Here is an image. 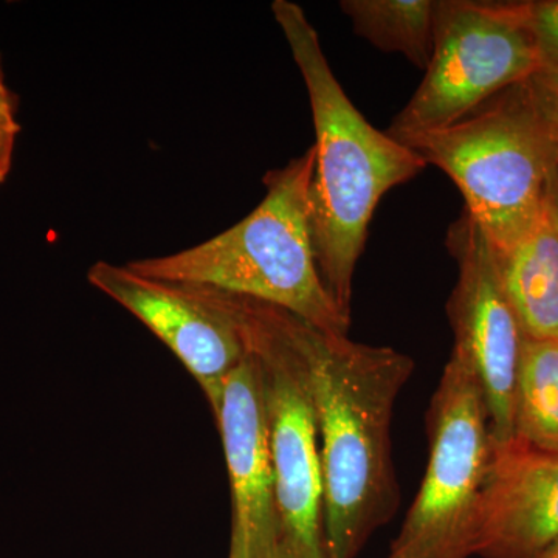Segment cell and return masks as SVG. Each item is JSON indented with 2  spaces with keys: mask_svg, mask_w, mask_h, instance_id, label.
<instances>
[{
  "mask_svg": "<svg viewBox=\"0 0 558 558\" xmlns=\"http://www.w3.org/2000/svg\"><path fill=\"white\" fill-rule=\"evenodd\" d=\"M317 410L323 519L328 558H357L399 508L391 458L396 400L414 362L389 347L307 330Z\"/></svg>",
  "mask_w": 558,
  "mask_h": 558,
  "instance_id": "obj_1",
  "label": "cell"
},
{
  "mask_svg": "<svg viewBox=\"0 0 558 558\" xmlns=\"http://www.w3.org/2000/svg\"><path fill=\"white\" fill-rule=\"evenodd\" d=\"M271 13L306 84L314 117L310 207L315 260L330 299L351 318L352 279L377 205L428 165L387 131L374 128L349 100L300 5L275 0Z\"/></svg>",
  "mask_w": 558,
  "mask_h": 558,
  "instance_id": "obj_2",
  "label": "cell"
},
{
  "mask_svg": "<svg viewBox=\"0 0 558 558\" xmlns=\"http://www.w3.org/2000/svg\"><path fill=\"white\" fill-rule=\"evenodd\" d=\"M315 148L264 178L266 196L231 229L167 256L131 260L145 277L205 286L292 312L319 330L348 336L315 260L310 191Z\"/></svg>",
  "mask_w": 558,
  "mask_h": 558,
  "instance_id": "obj_3",
  "label": "cell"
},
{
  "mask_svg": "<svg viewBox=\"0 0 558 558\" xmlns=\"http://www.w3.org/2000/svg\"><path fill=\"white\" fill-rule=\"evenodd\" d=\"M392 138L453 180L497 255L512 248L548 205L558 142L524 81L450 126Z\"/></svg>",
  "mask_w": 558,
  "mask_h": 558,
  "instance_id": "obj_4",
  "label": "cell"
},
{
  "mask_svg": "<svg viewBox=\"0 0 558 558\" xmlns=\"http://www.w3.org/2000/svg\"><path fill=\"white\" fill-rule=\"evenodd\" d=\"M215 290L263 380L274 469V558H328L310 323L274 304Z\"/></svg>",
  "mask_w": 558,
  "mask_h": 558,
  "instance_id": "obj_5",
  "label": "cell"
},
{
  "mask_svg": "<svg viewBox=\"0 0 558 558\" xmlns=\"http://www.w3.org/2000/svg\"><path fill=\"white\" fill-rule=\"evenodd\" d=\"M427 433V470L388 558L475 557L494 440L480 381L453 352L429 402Z\"/></svg>",
  "mask_w": 558,
  "mask_h": 558,
  "instance_id": "obj_6",
  "label": "cell"
},
{
  "mask_svg": "<svg viewBox=\"0 0 558 558\" xmlns=\"http://www.w3.org/2000/svg\"><path fill=\"white\" fill-rule=\"evenodd\" d=\"M537 70L523 2L436 0L432 60L387 132L403 137L450 126Z\"/></svg>",
  "mask_w": 558,
  "mask_h": 558,
  "instance_id": "obj_7",
  "label": "cell"
},
{
  "mask_svg": "<svg viewBox=\"0 0 558 558\" xmlns=\"http://www.w3.org/2000/svg\"><path fill=\"white\" fill-rule=\"evenodd\" d=\"M447 250L458 264V281L447 301L453 354L469 363L486 399L494 444L515 436L517 374L523 330L510 306L498 260L486 234L468 211L449 231Z\"/></svg>",
  "mask_w": 558,
  "mask_h": 558,
  "instance_id": "obj_8",
  "label": "cell"
},
{
  "mask_svg": "<svg viewBox=\"0 0 558 558\" xmlns=\"http://www.w3.org/2000/svg\"><path fill=\"white\" fill-rule=\"evenodd\" d=\"M95 289L138 318L190 371L209 405L223 377L245 357L236 322L215 289L145 277L98 260L87 271Z\"/></svg>",
  "mask_w": 558,
  "mask_h": 558,
  "instance_id": "obj_9",
  "label": "cell"
},
{
  "mask_svg": "<svg viewBox=\"0 0 558 558\" xmlns=\"http://www.w3.org/2000/svg\"><path fill=\"white\" fill-rule=\"evenodd\" d=\"M231 487V554L274 558V469L258 363L245 351L211 403Z\"/></svg>",
  "mask_w": 558,
  "mask_h": 558,
  "instance_id": "obj_10",
  "label": "cell"
},
{
  "mask_svg": "<svg viewBox=\"0 0 558 558\" xmlns=\"http://www.w3.org/2000/svg\"><path fill=\"white\" fill-rule=\"evenodd\" d=\"M558 542V453L517 438L492 447L475 556L537 558Z\"/></svg>",
  "mask_w": 558,
  "mask_h": 558,
  "instance_id": "obj_11",
  "label": "cell"
},
{
  "mask_svg": "<svg viewBox=\"0 0 558 558\" xmlns=\"http://www.w3.org/2000/svg\"><path fill=\"white\" fill-rule=\"evenodd\" d=\"M497 260L502 289L523 336L558 339V229L549 197L537 223Z\"/></svg>",
  "mask_w": 558,
  "mask_h": 558,
  "instance_id": "obj_12",
  "label": "cell"
},
{
  "mask_svg": "<svg viewBox=\"0 0 558 558\" xmlns=\"http://www.w3.org/2000/svg\"><path fill=\"white\" fill-rule=\"evenodd\" d=\"M340 9L360 38L427 70L435 46L436 0H343Z\"/></svg>",
  "mask_w": 558,
  "mask_h": 558,
  "instance_id": "obj_13",
  "label": "cell"
},
{
  "mask_svg": "<svg viewBox=\"0 0 558 558\" xmlns=\"http://www.w3.org/2000/svg\"><path fill=\"white\" fill-rule=\"evenodd\" d=\"M513 428L517 438L558 453V339L524 337Z\"/></svg>",
  "mask_w": 558,
  "mask_h": 558,
  "instance_id": "obj_14",
  "label": "cell"
},
{
  "mask_svg": "<svg viewBox=\"0 0 558 558\" xmlns=\"http://www.w3.org/2000/svg\"><path fill=\"white\" fill-rule=\"evenodd\" d=\"M523 9L537 49L539 70L558 69V0L523 2Z\"/></svg>",
  "mask_w": 558,
  "mask_h": 558,
  "instance_id": "obj_15",
  "label": "cell"
},
{
  "mask_svg": "<svg viewBox=\"0 0 558 558\" xmlns=\"http://www.w3.org/2000/svg\"><path fill=\"white\" fill-rule=\"evenodd\" d=\"M16 113V97L7 86L0 62V185L9 178L13 167L14 148L21 132Z\"/></svg>",
  "mask_w": 558,
  "mask_h": 558,
  "instance_id": "obj_16",
  "label": "cell"
},
{
  "mask_svg": "<svg viewBox=\"0 0 558 558\" xmlns=\"http://www.w3.org/2000/svg\"><path fill=\"white\" fill-rule=\"evenodd\" d=\"M524 84L539 117L558 142V69L537 70Z\"/></svg>",
  "mask_w": 558,
  "mask_h": 558,
  "instance_id": "obj_17",
  "label": "cell"
},
{
  "mask_svg": "<svg viewBox=\"0 0 558 558\" xmlns=\"http://www.w3.org/2000/svg\"><path fill=\"white\" fill-rule=\"evenodd\" d=\"M549 207L553 209L554 219H556L558 229V161L556 168H554L553 178H550Z\"/></svg>",
  "mask_w": 558,
  "mask_h": 558,
  "instance_id": "obj_18",
  "label": "cell"
},
{
  "mask_svg": "<svg viewBox=\"0 0 558 558\" xmlns=\"http://www.w3.org/2000/svg\"><path fill=\"white\" fill-rule=\"evenodd\" d=\"M537 558H558V542L554 543L549 549H546L545 553H543L542 556H538Z\"/></svg>",
  "mask_w": 558,
  "mask_h": 558,
  "instance_id": "obj_19",
  "label": "cell"
},
{
  "mask_svg": "<svg viewBox=\"0 0 558 558\" xmlns=\"http://www.w3.org/2000/svg\"><path fill=\"white\" fill-rule=\"evenodd\" d=\"M229 558H264V557H259V556H252V554H231L230 553V556Z\"/></svg>",
  "mask_w": 558,
  "mask_h": 558,
  "instance_id": "obj_20",
  "label": "cell"
}]
</instances>
